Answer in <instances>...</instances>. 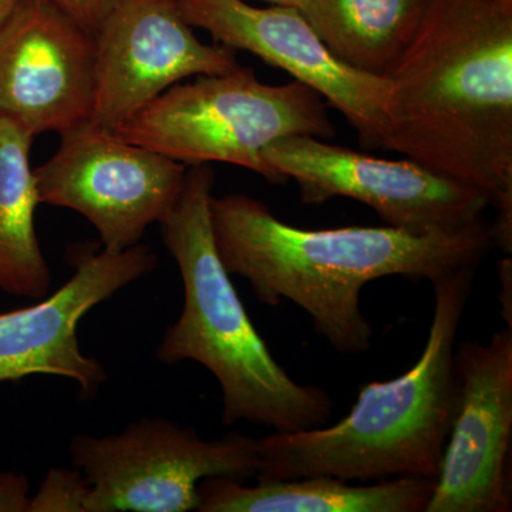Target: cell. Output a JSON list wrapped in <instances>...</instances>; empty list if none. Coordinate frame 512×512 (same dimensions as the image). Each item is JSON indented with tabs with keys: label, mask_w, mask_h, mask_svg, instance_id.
Wrapping results in <instances>:
<instances>
[{
	"label": "cell",
	"mask_w": 512,
	"mask_h": 512,
	"mask_svg": "<svg viewBox=\"0 0 512 512\" xmlns=\"http://www.w3.org/2000/svg\"><path fill=\"white\" fill-rule=\"evenodd\" d=\"M384 150L474 188L512 251V0H429L387 72Z\"/></svg>",
	"instance_id": "cell-1"
},
{
	"label": "cell",
	"mask_w": 512,
	"mask_h": 512,
	"mask_svg": "<svg viewBox=\"0 0 512 512\" xmlns=\"http://www.w3.org/2000/svg\"><path fill=\"white\" fill-rule=\"evenodd\" d=\"M215 247L229 275L247 279L259 302L295 303L318 335L343 355L372 348L360 295L386 276L439 281L478 268L493 245L491 222L456 232L416 235L393 227L303 229L278 220L244 194L212 197Z\"/></svg>",
	"instance_id": "cell-2"
},
{
	"label": "cell",
	"mask_w": 512,
	"mask_h": 512,
	"mask_svg": "<svg viewBox=\"0 0 512 512\" xmlns=\"http://www.w3.org/2000/svg\"><path fill=\"white\" fill-rule=\"evenodd\" d=\"M476 272L470 266L433 282L429 339L412 369L362 384L352 410L335 426L258 439L256 480H436L457 407V332Z\"/></svg>",
	"instance_id": "cell-3"
},
{
	"label": "cell",
	"mask_w": 512,
	"mask_h": 512,
	"mask_svg": "<svg viewBox=\"0 0 512 512\" xmlns=\"http://www.w3.org/2000/svg\"><path fill=\"white\" fill-rule=\"evenodd\" d=\"M214 183L211 164L190 165L180 197L160 222L180 269L184 303L165 330L157 360H191L211 372L221 387L225 426L248 421L276 433L325 426L332 416L329 394L296 382L276 362L222 264L211 224Z\"/></svg>",
	"instance_id": "cell-4"
},
{
	"label": "cell",
	"mask_w": 512,
	"mask_h": 512,
	"mask_svg": "<svg viewBox=\"0 0 512 512\" xmlns=\"http://www.w3.org/2000/svg\"><path fill=\"white\" fill-rule=\"evenodd\" d=\"M326 106L306 84L271 86L241 66L175 84L116 133L188 167L238 165L269 183L285 184L265 160L266 147L291 136H335Z\"/></svg>",
	"instance_id": "cell-5"
},
{
	"label": "cell",
	"mask_w": 512,
	"mask_h": 512,
	"mask_svg": "<svg viewBox=\"0 0 512 512\" xmlns=\"http://www.w3.org/2000/svg\"><path fill=\"white\" fill-rule=\"evenodd\" d=\"M74 468L90 485L86 512L197 511L205 478L242 481L258 471V439L231 431L202 439L191 427L144 417L119 434L74 436Z\"/></svg>",
	"instance_id": "cell-6"
},
{
	"label": "cell",
	"mask_w": 512,
	"mask_h": 512,
	"mask_svg": "<svg viewBox=\"0 0 512 512\" xmlns=\"http://www.w3.org/2000/svg\"><path fill=\"white\" fill-rule=\"evenodd\" d=\"M60 137L35 170L39 202L82 215L107 251L136 247L180 197L188 165L89 121Z\"/></svg>",
	"instance_id": "cell-7"
},
{
	"label": "cell",
	"mask_w": 512,
	"mask_h": 512,
	"mask_svg": "<svg viewBox=\"0 0 512 512\" xmlns=\"http://www.w3.org/2000/svg\"><path fill=\"white\" fill-rule=\"evenodd\" d=\"M268 164L298 185L303 204L335 197L363 202L389 227L416 235L456 232L485 220L487 198L409 160H384L312 136L269 144Z\"/></svg>",
	"instance_id": "cell-8"
},
{
	"label": "cell",
	"mask_w": 512,
	"mask_h": 512,
	"mask_svg": "<svg viewBox=\"0 0 512 512\" xmlns=\"http://www.w3.org/2000/svg\"><path fill=\"white\" fill-rule=\"evenodd\" d=\"M191 28L229 49L244 50L306 84L355 127L363 146L382 148L392 86L360 72L325 46L295 6L255 8L242 0H175Z\"/></svg>",
	"instance_id": "cell-9"
},
{
	"label": "cell",
	"mask_w": 512,
	"mask_h": 512,
	"mask_svg": "<svg viewBox=\"0 0 512 512\" xmlns=\"http://www.w3.org/2000/svg\"><path fill=\"white\" fill-rule=\"evenodd\" d=\"M457 407L424 512L512 511V326L454 353Z\"/></svg>",
	"instance_id": "cell-10"
},
{
	"label": "cell",
	"mask_w": 512,
	"mask_h": 512,
	"mask_svg": "<svg viewBox=\"0 0 512 512\" xmlns=\"http://www.w3.org/2000/svg\"><path fill=\"white\" fill-rule=\"evenodd\" d=\"M96 47L89 123L109 131L175 84L241 67L235 50L194 35L175 0H117L96 32Z\"/></svg>",
	"instance_id": "cell-11"
},
{
	"label": "cell",
	"mask_w": 512,
	"mask_h": 512,
	"mask_svg": "<svg viewBox=\"0 0 512 512\" xmlns=\"http://www.w3.org/2000/svg\"><path fill=\"white\" fill-rule=\"evenodd\" d=\"M96 35L50 0H22L0 26V117L33 136L87 123Z\"/></svg>",
	"instance_id": "cell-12"
},
{
	"label": "cell",
	"mask_w": 512,
	"mask_h": 512,
	"mask_svg": "<svg viewBox=\"0 0 512 512\" xmlns=\"http://www.w3.org/2000/svg\"><path fill=\"white\" fill-rule=\"evenodd\" d=\"M156 265L157 254L147 245L87 252L53 295L28 308L0 313V383L59 376L79 384L83 396H94L107 373L99 360L84 355L77 336L80 320Z\"/></svg>",
	"instance_id": "cell-13"
},
{
	"label": "cell",
	"mask_w": 512,
	"mask_h": 512,
	"mask_svg": "<svg viewBox=\"0 0 512 512\" xmlns=\"http://www.w3.org/2000/svg\"><path fill=\"white\" fill-rule=\"evenodd\" d=\"M436 480L396 477L353 485L330 476L258 480L205 478L198 485L200 512H424Z\"/></svg>",
	"instance_id": "cell-14"
},
{
	"label": "cell",
	"mask_w": 512,
	"mask_h": 512,
	"mask_svg": "<svg viewBox=\"0 0 512 512\" xmlns=\"http://www.w3.org/2000/svg\"><path fill=\"white\" fill-rule=\"evenodd\" d=\"M33 138L0 117V291L39 301L49 295L52 274L35 227L40 202L30 165Z\"/></svg>",
	"instance_id": "cell-15"
},
{
	"label": "cell",
	"mask_w": 512,
	"mask_h": 512,
	"mask_svg": "<svg viewBox=\"0 0 512 512\" xmlns=\"http://www.w3.org/2000/svg\"><path fill=\"white\" fill-rule=\"evenodd\" d=\"M429 0H302L303 18L340 62L386 76L409 45Z\"/></svg>",
	"instance_id": "cell-16"
},
{
	"label": "cell",
	"mask_w": 512,
	"mask_h": 512,
	"mask_svg": "<svg viewBox=\"0 0 512 512\" xmlns=\"http://www.w3.org/2000/svg\"><path fill=\"white\" fill-rule=\"evenodd\" d=\"M90 485L82 471L50 468L30 503V512H86Z\"/></svg>",
	"instance_id": "cell-17"
},
{
	"label": "cell",
	"mask_w": 512,
	"mask_h": 512,
	"mask_svg": "<svg viewBox=\"0 0 512 512\" xmlns=\"http://www.w3.org/2000/svg\"><path fill=\"white\" fill-rule=\"evenodd\" d=\"M50 2L55 3L63 12L96 35L101 23L116 6L117 0H50Z\"/></svg>",
	"instance_id": "cell-18"
},
{
	"label": "cell",
	"mask_w": 512,
	"mask_h": 512,
	"mask_svg": "<svg viewBox=\"0 0 512 512\" xmlns=\"http://www.w3.org/2000/svg\"><path fill=\"white\" fill-rule=\"evenodd\" d=\"M30 484L25 474L0 473V512H30Z\"/></svg>",
	"instance_id": "cell-19"
},
{
	"label": "cell",
	"mask_w": 512,
	"mask_h": 512,
	"mask_svg": "<svg viewBox=\"0 0 512 512\" xmlns=\"http://www.w3.org/2000/svg\"><path fill=\"white\" fill-rule=\"evenodd\" d=\"M498 275L501 279V313H503L507 325L512 326V262L510 256L501 259Z\"/></svg>",
	"instance_id": "cell-20"
},
{
	"label": "cell",
	"mask_w": 512,
	"mask_h": 512,
	"mask_svg": "<svg viewBox=\"0 0 512 512\" xmlns=\"http://www.w3.org/2000/svg\"><path fill=\"white\" fill-rule=\"evenodd\" d=\"M22 0H0V26L8 20Z\"/></svg>",
	"instance_id": "cell-21"
},
{
	"label": "cell",
	"mask_w": 512,
	"mask_h": 512,
	"mask_svg": "<svg viewBox=\"0 0 512 512\" xmlns=\"http://www.w3.org/2000/svg\"><path fill=\"white\" fill-rule=\"evenodd\" d=\"M264 2L271 3V5L295 6V8H298L302 0H264Z\"/></svg>",
	"instance_id": "cell-22"
}]
</instances>
